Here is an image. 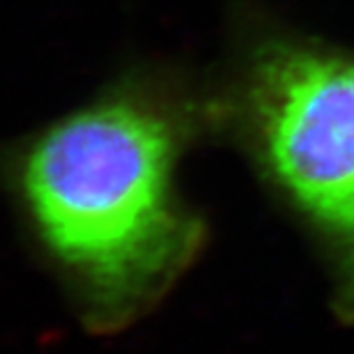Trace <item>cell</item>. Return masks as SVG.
Here are the masks:
<instances>
[{"mask_svg":"<svg viewBox=\"0 0 354 354\" xmlns=\"http://www.w3.org/2000/svg\"><path fill=\"white\" fill-rule=\"evenodd\" d=\"M194 122L191 104L129 81L48 124L19 154L28 225L97 329L143 313L201 249L203 225L175 187Z\"/></svg>","mask_w":354,"mask_h":354,"instance_id":"6da1fadb","label":"cell"},{"mask_svg":"<svg viewBox=\"0 0 354 354\" xmlns=\"http://www.w3.org/2000/svg\"><path fill=\"white\" fill-rule=\"evenodd\" d=\"M223 111L265 182L322 244L338 310L354 320V55L260 37Z\"/></svg>","mask_w":354,"mask_h":354,"instance_id":"7a4b0ae2","label":"cell"}]
</instances>
